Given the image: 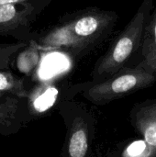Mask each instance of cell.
<instances>
[{
	"label": "cell",
	"mask_w": 156,
	"mask_h": 157,
	"mask_svg": "<svg viewBox=\"0 0 156 157\" xmlns=\"http://www.w3.org/2000/svg\"><path fill=\"white\" fill-rule=\"evenodd\" d=\"M118 18L115 11L88 8L50 29L36 44L41 49L61 50L72 56H83L112 33Z\"/></svg>",
	"instance_id": "cell-1"
},
{
	"label": "cell",
	"mask_w": 156,
	"mask_h": 157,
	"mask_svg": "<svg viewBox=\"0 0 156 157\" xmlns=\"http://www.w3.org/2000/svg\"><path fill=\"white\" fill-rule=\"evenodd\" d=\"M153 9V0H143L132 18L95 64L92 72L93 82L105 80L116 74L125 67L131 58L141 49L145 28Z\"/></svg>",
	"instance_id": "cell-2"
},
{
	"label": "cell",
	"mask_w": 156,
	"mask_h": 157,
	"mask_svg": "<svg viewBox=\"0 0 156 157\" xmlns=\"http://www.w3.org/2000/svg\"><path fill=\"white\" fill-rule=\"evenodd\" d=\"M155 82V75L140 62L133 67H123L105 80L92 82L83 95L90 102L102 105L149 87Z\"/></svg>",
	"instance_id": "cell-3"
},
{
	"label": "cell",
	"mask_w": 156,
	"mask_h": 157,
	"mask_svg": "<svg viewBox=\"0 0 156 157\" xmlns=\"http://www.w3.org/2000/svg\"><path fill=\"white\" fill-rule=\"evenodd\" d=\"M31 2L0 5V36L30 41L31 25L38 15V6Z\"/></svg>",
	"instance_id": "cell-4"
},
{
	"label": "cell",
	"mask_w": 156,
	"mask_h": 157,
	"mask_svg": "<svg viewBox=\"0 0 156 157\" xmlns=\"http://www.w3.org/2000/svg\"><path fill=\"white\" fill-rule=\"evenodd\" d=\"M89 124L86 118L75 117L67 136V157H87L89 154Z\"/></svg>",
	"instance_id": "cell-5"
},
{
	"label": "cell",
	"mask_w": 156,
	"mask_h": 157,
	"mask_svg": "<svg viewBox=\"0 0 156 157\" xmlns=\"http://www.w3.org/2000/svg\"><path fill=\"white\" fill-rule=\"evenodd\" d=\"M133 123L143 141L156 149V101L140 107L133 116Z\"/></svg>",
	"instance_id": "cell-6"
},
{
	"label": "cell",
	"mask_w": 156,
	"mask_h": 157,
	"mask_svg": "<svg viewBox=\"0 0 156 157\" xmlns=\"http://www.w3.org/2000/svg\"><path fill=\"white\" fill-rule=\"evenodd\" d=\"M141 52L143 57L141 63L156 75V6L146 25Z\"/></svg>",
	"instance_id": "cell-7"
},
{
	"label": "cell",
	"mask_w": 156,
	"mask_h": 157,
	"mask_svg": "<svg viewBox=\"0 0 156 157\" xmlns=\"http://www.w3.org/2000/svg\"><path fill=\"white\" fill-rule=\"evenodd\" d=\"M8 95L26 98L28 92L25 82L22 78L8 70H0V99Z\"/></svg>",
	"instance_id": "cell-8"
},
{
	"label": "cell",
	"mask_w": 156,
	"mask_h": 157,
	"mask_svg": "<svg viewBox=\"0 0 156 157\" xmlns=\"http://www.w3.org/2000/svg\"><path fill=\"white\" fill-rule=\"evenodd\" d=\"M20 98L17 95H8L0 99V126L8 127L15 120L18 113Z\"/></svg>",
	"instance_id": "cell-9"
},
{
	"label": "cell",
	"mask_w": 156,
	"mask_h": 157,
	"mask_svg": "<svg viewBox=\"0 0 156 157\" xmlns=\"http://www.w3.org/2000/svg\"><path fill=\"white\" fill-rule=\"evenodd\" d=\"M30 41H18L0 45V70H8L14 57Z\"/></svg>",
	"instance_id": "cell-10"
},
{
	"label": "cell",
	"mask_w": 156,
	"mask_h": 157,
	"mask_svg": "<svg viewBox=\"0 0 156 157\" xmlns=\"http://www.w3.org/2000/svg\"><path fill=\"white\" fill-rule=\"evenodd\" d=\"M156 149L147 144L144 141L134 142L125 150L123 157H154Z\"/></svg>",
	"instance_id": "cell-11"
},
{
	"label": "cell",
	"mask_w": 156,
	"mask_h": 157,
	"mask_svg": "<svg viewBox=\"0 0 156 157\" xmlns=\"http://www.w3.org/2000/svg\"><path fill=\"white\" fill-rule=\"evenodd\" d=\"M36 0H0V5H7V4H17V3H23V2H30Z\"/></svg>",
	"instance_id": "cell-12"
}]
</instances>
